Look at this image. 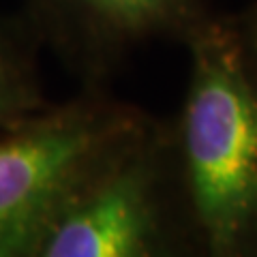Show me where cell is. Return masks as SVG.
Wrapping results in <instances>:
<instances>
[{
  "label": "cell",
  "mask_w": 257,
  "mask_h": 257,
  "mask_svg": "<svg viewBox=\"0 0 257 257\" xmlns=\"http://www.w3.org/2000/svg\"><path fill=\"white\" fill-rule=\"evenodd\" d=\"M111 133L94 109L73 107L0 142V257H37Z\"/></svg>",
  "instance_id": "2"
},
{
  "label": "cell",
  "mask_w": 257,
  "mask_h": 257,
  "mask_svg": "<svg viewBox=\"0 0 257 257\" xmlns=\"http://www.w3.org/2000/svg\"><path fill=\"white\" fill-rule=\"evenodd\" d=\"M28 105V90L11 60L0 50V120L18 116Z\"/></svg>",
  "instance_id": "5"
},
{
  "label": "cell",
  "mask_w": 257,
  "mask_h": 257,
  "mask_svg": "<svg viewBox=\"0 0 257 257\" xmlns=\"http://www.w3.org/2000/svg\"><path fill=\"white\" fill-rule=\"evenodd\" d=\"M37 257H155V212L142 167H122L82 189Z\"/></svg>",
  "instance_id": "3"
},
{
  "label": "cell",
  "mask_w": 257,
  "mask_h": 257,
  "mask_svg": "<svg viewBox=\"0 0 257 257\" xmlns=\"http://www.w3.org/2000/svg\"><path fill=\"white\" fill-rule=\"evenodd\" d=\"M197 219L212 251L231 255L257 223V84L236 37L197 28L182 120Z\"/></svg>",
  "instance_id": "1"
},
{
  "label": "cell",
  "mask_w": 257,
  "mask_h": 257,
  "mask_svg": "<svg viewBox=\"0 0 257 257\" xmlns=\"http://www.w3.org/2000/svg\"><path fill=\"white\" fill-rule=\"evenodd\" d=\"M105 37H135L195 22V0H43Z\"/></svg>",
  "instance_id": "4"
}]
</instances>
